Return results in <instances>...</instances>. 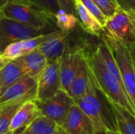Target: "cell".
<instances>
[{"mask_svg": "<svg viewBox=\"0 0 135 134\" xmlns=\"http://www.w3.org/2000/svg\"><path fill=\"white\" fill-rule=\"evenodd\" d=\"M70 32L57 29L37 50L40 51L47 59L53 61L59 58L65 49L66 42L69 39Z\"/></svg>", "mask_w": 135, "mask_h": 134, "instance_id": "obj_12", "label": "cell"}, {"mask_svg": "<svg viewBox=\"0 0 135 134\" xmlns=\"http://www.w3.org/2000/svg\"><path fill=\"white\" fill-rule=\"evenodd\" d=\"M26 101L28 100H20L0 105V134H4L9 131L14 115Z\"/></svg>", "mask_w": 135, "mask_h": 134, "instance_id": "obj_21", "label": "cell"}, {"mask_svg": "<svg viewBox=\"0 0 135 134\" xmlns=\"http://www.w3.org/2000/svg\"><path fill=\"white\" fill-rule=\"evenodd\" d=\"M104 31L119 38L128 47L134 48L135 15L118 8L115 13L108 18Z\"/></svg>", "mask_w": 135, "mask_h": 134, "instance_id": "obj_6", "label": "cell"}, {"mask_svg": "<svg viewBox=\"0 0 135 134\" xmlns=\"http://www.w3.org/2000/svg\"><path fill=\"white\" fill-rule=\"evenodd\" d=\"M3 17L15 20L36 29L51 32L55 28V15L28 2L16 0L5 5L2 9Z\"/></svg>", "mask_w": 135, "mask_h": 134, "instance_id": "obj_3", "label": "cell"}, {"mask_svg": "<svg viewBox=\"0 0 135 134\" xmlns=\"http://www.w3.org/2000/svg\"><path fill=\"white\" fill-rule=\"evenodd\" d=\"M35 103L40 115L51 119L58 126H62L70 109L75 103L71 96L62 89H59L55 96L47 100L43 101L35 100Z\"/></svg>", "mask_w": 135, "mask_h": 134, "instance_id": "obj_5", "label": "cell"}, {"mask_svg": "<svg viewBox=\"0 0 135 134\" xmlns=\"http://www.w3.org/2000/svg\"><path fill=\"white\" fill-rule=\"evenodd\" d=\"M25 73L32 77L38 78L47 65V59L37 49L17 58Z\"/></svg>", "mask_w": 135, "mask_h": 134, "instance_id": "obj_14", "label": "cell"}, {"mask_svg": "<svg viewBox=\"0 0 135 134\" xmlns=\"http://www.w3.org/2000/svg\"><path fill=\"white\" fill-rule=\"evenodd\" d=\"M67 134H93L95 126L91 119L74 103L60 126Z\"/></svg>", "mask_w": 135, "mask_h": 134, "instance_id": "obj_11", "label": "cell"}, {"mask_svg": "<svg viewBox=\"0 0 135 134\" xmlns=\"http://www.w3.org/2000/svg\"><path fill=\"white\" fill-rule=\"evenodd\" d=\"M85 58L97 86L107 99L135 115V106L131 103L125 89L108 70L97 51L91 53L85 49Z\"/></svg>", "mask_w": 135, "mask_h": 134, "instance_id": "obj_2", "label": "cell"}, {"mask_svg": "<svg viewBox=\"0 0 135 134\" xmlns=\"http://www.w3.org/2000/svg\"><path fill=\"white\" fill-rule=\"evenodd\" d=\"M88 81L89 73L85 58V47L83 46L81 51L76 73L69 91V95L71 96L74 102L78 100L85 93L88 86Z\"/></svg>", "mask_w": 135, "mask_h": 134, "instance_id": "obj_13", "label": "cell"}, {"mask_svg": "<svg viewBox=\"0 0 135 134\" xmlns=\"http://www.w3.org/2000/svg\"><path fill=\"white\" fill-rule=\"evenodd\" d=\"M53 134H67V133L65 132V130H64L62 128H61L60 126H57V128H56V130H55V133H54Z\"/></svg>", "mask_w": 135, "mask_h": 134, "instance_id": "obj_32", "label": "cell"}, {"mask_svg": "<svg viewBox=\"0 0 135 134\" xmlns=\"http://www.w3.org/2000/svg\"><path fill=\"white\" fill-rule=\"evenodd\" d=\"M59 9L72 14H75V9H74V0H57Z\"/></svg>", "mask_w": 135, "mask_h": 134, "instance_id": "obj_29", "label": "cell"}, {"mask_svg": "<svg viewBox=\"0 0 135 134\" xmlns=\"http://www.w3.org/2000/svg\"><path fill=\"white\" fill-rule=\"evenodd\" d=\"M40 115V114L36 105L35 100L26 101L19 107L14 115L9 131H13L21 127H26Z\"/></svg>", "mask_w": 135, "mask_h": 134, "instance_id": "obj_16", "label": "cell"}, {"mask_svg": "<svg viewBox=\"0 0 135 134\" xmlns=\"http://www.w3.org/2000/svg\"><path fill=\"white\" fill-rule=\"evenodd\" d=\"M107 134H120L118 131H112V130H106Z\"/></svg>", "mask_w": 135, "mask_h": 134, "instance_id": "obj_35", "label": "cell"}, {"mask_svg": "<svg viewBox=\"0 0 135 134\" xmlns=\"http://www.w3.org/2000/svg\"><path fill=\"white\" fill-rule=\"evenodd\" d=\"M24 55L21 45V41L14 42L12 43L9 45H7L3 51L0 53V57L7 61L8 62L10 61L16 60Z\"/></svg>", "mask_w": 135, "mask_h": 134, "instance_id": "obj_24", "label": "cell"}, {"mask_svg": "<svg viewBox=\"0 0 135 134\" xmlns=\"http://www.w3.org/2000/svg\"><path fill=\"white\" fill-rule=\"evenodd\" d=\"M53 32H51L49 33L42 34V35H40V36H37L35 37H32L29 39H26L24 40H21V48H22L24 55L37 49L40 46H41L51 36Z\"/></svg>", "mask_w": 135, "mask_h": 134, "instance_id": "obj_23", "label": "cell"}, {"mask_svg": "<svg viewBox=\"0 0 135 134\" xmlns=\"http://www.w3.org/2000/svg\"><path fill=\"white\" fill-rule=\"evenodd\" d=\"M3 17V15H2V10L0 9V20H1V18Z\"/></svg>", "mask_w": 135, "mask_h": 134, "instance_id": "obj_36", "label": "cell"}, {"mask_svg": "<svg viewBox=\"0 0 135 134\" xmlns=\"http://www.w3.org/2000/svg\"><path fill=\"white\" fill-rule=\"evenodd\" d=\"M119 8L135 15V0H116Z\"/></svg>", "mask_w": 135, "mask_h": 134, "instance_id": "obj_28", "label": "cell"}, {"mask_svg": "<svg viewBox=\"0 0 135 134\" xmlns=\"http://www.w3.org/2000/svg\"><path fill=\"white\" fill-rule=\"evenodd\" d=\"M57 126L51 119L40 115L28 125L21 134H53Z\"/></svg>", "mask_w": 135, "mask_h": 134, "instance_id": "obj_20", "label": "cell"}, {"mask_svg": "<svg viewBox=\"0 0 135 134\" xmlns=\"http://www.w3.org/2000/svg\"><path fill=\"white\" fill-rule=\"evenodd\" d=\"M26 75L18 59L6 63L0 70V96L12 85Z\"/></svg>", "mask_w": 135, "mask_h": 134, "instance_id": "obj_17", "label": "cell"}, {"mask_svg": "<svg viewBox=\"0 0 135 134\" xmlns=\"http://www.w3.org/2000/svg\"><path fill=\"white\" fill-rule=\"evenodd\" d=\"M6 63H8V62L6 61V60H4V59H2V58L0 57V70L4 67V66H5Z\"/></svg>", "mask_w": 135, "mask_h": 134, "instance_id": "obj_34", "label": "cell"}, {"mask_svg": "<svg viewBox=\"0 0 135 134\" xmlns=\"http://www.w3.org/2000/svg\"><path fill=\"white\" fill-rule=\"evenodd\" d=\"M37 79L25 75L0 96V105L20 100H36Z\"/></svg>", "mask_w": 135, "mask_h": 134, "instance_id": "obj_10", "label": "cell"}, {"mask_svg": "<svg viewBox=\"0 0 135 134\" xmlns=\"http://www.w3.org/2000/svg\"><path fill=\"white\" fill-rule=\"evenodd\" d=\"M0 53H1V51H0Z\"/></svg>", "mask_w": 135, "mask_h": 134, "instance_id": "obj_37", "label": "cell"}, {"mask_svg": "<svg viewBox=\"0 0 135 134\" xmlns=\"http://www.w3.org/2000/svg\"><path fill=\"white\" fill-rule=\"evenodd\" d=\"M84 45H71L68 39L65 49L60 57L61 89L69 94V91L78 68L81 51Z\"/></svg>", "mask_w": 135, "mask_h": 134, "instance_id": "obj_9", "label": "cell"}, {"mask_svg": "<svg viewBox=\"0 0 135 134\" xmlns=\"http://www.w3.org/2000/svg\"><path fill=\"white\" fill-rule=\"evenodd\" d=\"M25 127H21V128H18L15 130H13V131H8L7 133L4 134H21L22 133L23 130L25 129Z\"/></svg>", "mask_w": 135, "mask_h": 134, "instance_id": "obj_30", "label": "cell"}, {"mask_svg": "<svg viewBox=\"0 0 135 134\" xmlns=\"http://www.w3.org/2000/svg\"><path fill=\"white\" fill-rule=\"evenodd\" d=\"M96 51L98 53V54L100 55V58L102 59V61L104 63V65H105L106 68L108 69V70L115 78V80L119 82V84L124 88L123 81H122V78H121V75H120L119 68L117 66L115 59L114 58V55H113V54L112 52V50L109 47L108 44L103 39V37H102L101 42L97 45Z\"/></svg>", "mask_w": 135, "mask_h": 134, "instance_id": "obj_19", "label": "cell"}, {"mask_svg": "<svg viewBox=\"0 0 135 134\" xmlns=\"http://www.w3.org/2000/svg\"><path fill=\"white\" fill-rule=\"evenodd\" d=\"M82 4L86 7V9L95 17L97 21L100 24V25L104 28L108 18L104 16V14L101 12V10L97 7V6L92 0H81Z\"/></svg>", "mask_w": 135, "mask_h": 134, "instance_id": "obj_27", "label": "cell"}, {"mask_svg": "<svg viewBox=\"0 0 135 134\" xmlns=\"http://www.w3.org/2000/svg\"><path fill=\"white\" fill-rule=\"evenodd\" d=\"M103 39L108 44L119 68L123 87L133 105L135 106L134 48L125 44L119 38L104 31Z\"/></svg>", "mask_w": 135, "mask_h": 134, "instance_id": "obj_4", "label": "cell"}, {"mask_svg": "<svg viewBox=\"0 0 135 134\" xmlns=\"http://www.w3.org/2000/svg\"><path fill=\"white\" fill-rule=\"evenodd\" d=\"M93 134H107L106 133V130L102 129V128H95V131Z\"/></svg>", "mask_w": 135, "mask_h": 134, "instance_id": "obj_31", "label": "cell"}, {"mask_svg": "<svg viewBox=\"0 0 135 134\" xmlns=\"http://www.w3.org/2000/svg\"><path fill=\"white\" fill-rule=\"evenodd\" d=\"M87 66L89 73L87 89L75 103L91 119L96 128L117 131L116 122L111 103L97 86L88 62Z\"/></svg>", "mask_w": 135, "mask_h": 134, "instance_id": "obj_1", "label": "cell"}, {"mask_svg": "<svg viewBox=\"0 0 135 134\" xmlns=\"http://www.w3.org/2000/svg\"><path fill=\"white\" fill-rule=\"evenodd\" d=\"M110 103L115 115L117 131L120 134H135V115L118 104L112 102Z\"/></svg>", "mask_w": 135, "mask_h": 134, "instance_id": "obj_18", "label": "cell"}, {"mask_svg": "<svg viewBox=\"0 0 135 134\" xmlns=\"http://www.w3.org/2000/svg\"><path fill=\"white\" fill-rule=\"evenodd\" d=\"M55 24L58 29L70 32L74 29L78 23V19L76 15L66 13L62 9H59L55 14Z\"/></svg>", "mask_w": 135, "mask_h": 134, "instance_id": "obj_22", "label": "cell"}, {"mask_svg": "<svg viewBox=\"0 0 135 134\" xmlns=\"http://www.w3.org/2000/svg\"><path fill=\"white\" fill-rule=\"evenodd\" d=\"M13 1H16V0H0V9H1L5 5H6L7 3L11 2H13Z\"/></svg>", "mask_w": 135, "mask_h": 134, "instance_id": "obj_33", "label": "cell"}, {"mask_svg": "<svg viewBox=\"0 0 135 134\" xmlns=\"http://www.w3.org/2000/svg\"><path fill=\"white\" fill-rule=\"evenodd\" d=\"M55 15L59 9L57 0H22Z\"/></svg>", "mask_w": 135, "mask_h": 134, "instance_id": "obj_25", "label": "cell"}, {"mask_svg": "<svg viewBox=\"0 0 135 134\" xmlns=\"http://www.w3.org/2000/svg\"><path fill=\"white\" fill-rule=\"evenodd\" d=\"M60 58L48 61L47 66L37 78L36 100L43 101L55 96L61 89Z\"/></svg>", "mask_w": 135, "mask_h": 134, "instance_id": "obj_8", "label": "cell"}, {"mask_svg": "<svg viewBox=\"0 0 135 134\" xmlns=\"http://www.w3.org/2000/svg\"><path fill=\"white\" fill-rule=\"evenodd\" d=\"M75 14L85 32L100 37L104 32V28L97 21L95 17L86 9L81 0H74Z\"/></svg>", "mask_w": 135, "mask_h": 134, "instance_id": "obj_15", "label": "cell"}, {"mask_svg": "<svg viewBox=\"0 0 135 134\" xmlns=\"http://www.w3.org/2000/svg\"><path fill=\"white\" fill-rule=\"evenodd\" d=\"M107 18L112 16L119 6L116 0H92Z\"/></svg>", "mask_w": 135, "mask_h": 134, "instance_id": "obj_26", "label": "cell"}, {"mask_svg": "<svg viewBox=\"0 0 135 134\" xmlns=\"http://www.w3.org/2000/svg\"><path fill=\"white\" fill-rule=\"evenodd\" d=\"M49 33L24 24L15 20L2 17L0 20V51L9 44Z\"/></svg>", "mask_w": 135, "mask_h": 134, "instance_id": "obj_7", "label": "cell"}]
</instances>
